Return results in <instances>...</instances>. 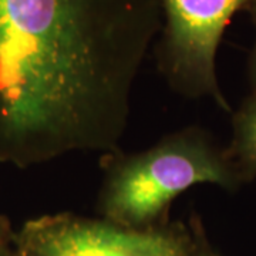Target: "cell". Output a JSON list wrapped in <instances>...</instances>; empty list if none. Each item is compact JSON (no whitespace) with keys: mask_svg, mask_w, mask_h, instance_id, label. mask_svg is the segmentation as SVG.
I'll use <instances>...</instances> for the list:
<instances>
[{"mask_svg":"<svg viewBox=\"0 0 256 256\" xmlns=\"http://www.w3.org/2000/svg\"><path fill=\"white\" fill-rule=\"evenodd\" d=\"M191 242V229L181 220L137 230L60 212L28 220L13 235L9 256H186Z\"/></svg>","mask_w":256,"mask_h":256,"instance_id":"obj_4","label":"cell"},{"mask_svg":"<svg viewBox=\"0 0 256 256\" xmlns=\"http://www.w3.org/2000/svg\"><path fill=\"white\" fill-rule=\"evenodd\" d=\"M13 245V235L10 236L6 226L0 220V256H9Z\"/></svg>","mask_w":256,"mask_h":256,"instance_id":"obj_8","label":"cell"},{"mask_svg":"<svg viewBox=\"0 0 256 256\" xmlns=\"http://www.w3.org/2000/svg\"><path fill=\"white\" fill-rule=\"evenodd\" d=\"M226 150L242 182H252L256 178V90H250L232 116V140Z\"/></svg>","mask_w":256,"mask_h":256,"instance_id":"obj_5","label":"cell"},{"mask_svg":"<svg viewBox=\"0 0 256 256\" xmlns=\"http://www.w3.org/2000/svg\"><path fill=\"white\" fill-rule=\"evenodd\" d=\"M101 166L98 216L137 230L168 225L171 204L194 185L225 191L244 185L228 150L198 126L176 130L138 152H106Z\"/></svg>","mask_w":256,"mask_h":256,"instance_id":"obj_2","label":"cell"},{"mask_svg":"<svg viewBox=\"0 0 256 256\" xmlns=\"http://www.w3.org/2000/svg\"><path fill=\"white\" fill-rule=\"evenodd\" d=\"M188 226L191 229L192 242L186 256H222L215 248L212 246V244L208 239V235H206L205 226L202 224L201 216L195 210H192L190 214Z\"/></svg>","mask_w":256,"mask_h":256,"instance_id":"obj_6","label":"cell"},{"mask_svg":"<svg viewBox=\"0 0 256 256\" xmlns=\"http://www.w3.org/2000/svg\"><path fill=\"white\" fill-rule=\"evenodd\" d=\"M160 0H0V162L120 150Z\"/></svg>","mask_w":256,"mask_h":256,"instance_id":"obj_1","label":"cell"},{"mask_svg":"<svg viewBox=\"0 0 256 256\" xmlns=\"http://www.w3.org/2000/svg\"><path fill=\"white\" fill-rule=\"evenodd\" d=\"M161 37L156 66L168 86L190 100L210 98L222 110L230 106L218 82L216 53L229 20L256 0H160Z\"/></svg>","mask_w":256,"mask_h":256,"instance_id":"obj_3","label":"cell"},{"mask_svg":"<svg viewBox=\"0 0 256 256\" xmlns=\"http://www.w3.org/2000/svg\"><path fill=\"white\" fill-rule=\"evenodd\" d=\"M246 10L248 13L250 14L252 23L255 24L256 28V2H254ZM248 80H249L250 90H256V40L254 48L250 52V56H249V62H248Z\"/></svg>","mask_w":256,"mask_h":256,"instance_id":"obj_7","label":"cell"}]
</instances>
